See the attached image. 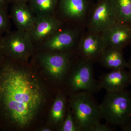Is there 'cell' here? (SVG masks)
Masks as SVG:
<instances>
[{
	"mask_svg": "<svg viewBox=\"0 0 131 131\" xmlns=\"http://www.w3.org/2000/svg\"><path fill=\"white\" fill-rule=\"evenodd\" d=\"M117 21L130 25L131 23V0H111Z\"/></svg>",
	"mask_w": 131,
	"mask_h": 131,
	"instance_id": "cell-18",
	"label": "cell"
},
{
	"mask_svg": "<svg viewBox=\"0 0 131 131\" xmlns=\"http://www.w3.org/2000/svg\"><path fill=\"white\" fill-rule=\"evenodd\" d=\"M93 94L81 91L70 95L69 100L71 112L81 131H89L102 119L99 105Z\"/></svg>",
	"mask_w": 131,
	"mask_h": 131,
	"instance_id": "cell-3",
	"label": "cell"
},
{
	"mask_svg": "<svg viewBox=\"0 0 131 131\" xmlns=\"http://www.w3.org/2000/svg\"><path fill=\"white\" fill-rule=\"evenodd\" d=\"M74 52H57L36 51L33 55L37 64L57 84L65 81L75 61Z\"/></svg>",
	"mask_w": 131,
	"mask_h": 131,
	"instance_id": "cell-4",
	"label": "cell"
},
{
	"mask_svg": "<svg viewBox=\"0 0 131 131\" xmlns=\"http://www.w3.org/2000/svg\"><path fill=\"white\" fill-rule=\"evenodd\" d=\"M87 9L86 0H59L55 15L63 23H74L84 18Z\"/></svg>",
	"mask_w": 131,
	"mask_h": 131,
	"instance_id": "cell-12",
	"label": "cell"
},
{
	"mask_svg": "<svg viewBox=\"0 0 131 131\" xmlns=\"http://www.w3.org/2000/svg\"><path fill=\"white\" fill-rule=\"evenodd\" d=\"M128 62V68L129 70V71H130L131 74V57L129 59V61Z\"/></svg>",
	"mask_w": 131,
	"mask_h": 131,
	"instance_id": "cell-25",
	"label": "cell"
},
{
	"mask_svg": "<svg viewBox=\"0 0 131 131\" xmlns=\"http://www.w3.org/2000/svg\"><path fill=\"white\" fill-rule=\"evenodd\" d=\"M27 62L4 56L0 61V125L24 129L32 124L43 105L45 91Z\"/></svg>",
	"mask_w": 131,
	"mask_h": 131,
	"instance_id": "cell-1",
	"label": "cell"
},
{
	"mask_svg": "<svg viewBox=\"0 0 131 131\" xmlns=\"http://www.w3.org/2000/svg\"><path fill=\"white\" fill-rule=\"evenodd\" d=\"M40 130L42 131H52L51 129L48 128H43L41 129Z\"/></svg>",
	"mask_w": 131,
	"mask_h": 131,
	"instance_id": "cell-26",
	"label": "cell"
},
{
	"mask_svg": "<svg viewBox=\"0 0 131 131\" xmlns=\"http://www.w3.org/2000/svg\"><path fill=\"white\" fill-rule=\"evenodd\" d=\"M93 63L81 59L75 62L64 81L70 95L81 91L93 94L100 90L95 78Z\"/></svg>",
	"mask_w": 131,
	"mask_h": 131,
	"instance_id": "cell-5",
	"label": "cell"
},
{
	"mask_svg": "<svg viewBox=\"0 0 131 131\" xmlns=\"http://www.w3.org/2000/svg\"><path fill=\"white\" fill-rule=\"evenodd\" d=\"M117 21L111 0H102L92 13L89 24V31L101 33Z\"/></svg>",
	"mask_w": 131,
	"mask_h": 131,
	"instance_id": "cell-9",
	"label": "cell"
},
{
	"mask_svg": "<svg viewBox=\"0 0 131 131\" xmlns=\"http://www.w3.org/2000/svg\"><path fill=\"white\" fill-rule=\"evenodd\" d=\"M1 128V125H0V128Z\"/></svg>",
	"mask_w": 131,
	"mask_h": 131,
	"instance_id": "cell-28",
	"label": "cell"
},
{
	"mask_svg": "<svg viewBox=\"0 0 131 131\" xmlns=\"http://www.w3.org/2000/svg\"><path fill=\"white\" fill-rule=\"evenodd\" d=\"M9 3H13L14 2H23L26 3H27L30 1V0H8Z\"/></svg>",
	"mask_w": 131,
	"mask_h": 131,
	"instance_id": "cell-24",
	"label": "cell"
},
{
	"mask_svg": "<svg viewBox=\"0 0 131 131\" xmlns=\"http://www.w3.org/2000/svg\"><path fill=\"white\" fill-rule=\"evenodd\" d=\"M9 18L7 8L0 7V35H3L10 30Z\"/></svg>",
	"mask_w": 131,
	"mask_h": 131,
	"instance_id": "cell-20",
	"label": "cell"
},
{
	"mask_svg": "<svg viewBox=\"0 0 131 131\" xmlns=\"http://www.w3.org/2000/svg\"><path fill=\"white\" fill-rule=\"evenodd\" d=\"M4 56L27 62L35 52L34 45L27 32L16 30L9 31L2 38Z\"/></svg>",
	"mask_w": 131,
	"mask_h": 131,
	"instance_id": "cell-6",
	"label": "cell"
},
{
	"mask_svg": "<svg viewBox=\"0 0 131 131\" xmlns=\"http://www.w3.org/2000/svg\"><path fill=\"white\" fill-rule=\"evenodd\" d=\"M3 35H0V61L2 60L4 56L3 53V49L2 38Z\"/></svg>",
	"mask_w": 131,
	"mask_h": 131,
	"instance_id": "cell-22",
	"label": "cell"
},
{
	"mask_svg": "<svg viewBox=\"0 0 131 131\" xmlns=\"http://www.w3.org/2000/svg\"><path fill=\"white\" fill-rule=\"evenodd\" d=\"M10 16L17 30L28 32L34 27L37 16L27 3H12Z\"/></svg>",
	"mask_w": 131,
	"mask_h": 131,
	"instance_id": "cell-13",
	"label": "cell"
},
{
	"mask_svg": "<svg viewBox=\"0 0 131 131\" xmlns=\"http://www.w3.org/2000/svg\"><path fill=\"white\" fill-rule=\"evenodd\" d=\"M58 0H30L28 5L37 16L55 15Z\"/></svg>",
	"mask_w": 131,
	"mask_h": 131,
	"instance_id": "cell-17",
	"label": "cell"
},
{
	"mask_svg": "<svg viewBox=\"0 0 131 131\" xmlns=\"http://www.w3.org/2000/svg\"><path fill=\"white\" fill-rule=\"evenodd\" d=\"M129 25H130V27H131V23Z\"/></svg>",
	"mask_w": 131,
	"mask_h": 131,
	"instance_id": "cell-27",
	"label": "cell"
},
{
	"mask_svg": "<svg viewBox=\"0 0 131 131\" xmlns=\"http://www.w3.org/2000/svg\"><path fill=\"white\" fill-rule=\"evenodd\" d=\"M59 92L52 104L50 114L52 122L58 127L63 122L68 110V108L66 109V94L63 91Z\"/></svg>",
	"mask_w": 131,
	"mask_h": 131,
	"instance_id": "cell-16",
	"label": "cell"
},
{
	"mask_svg": "<svg viewBox=\"0 0 131 131\" xmlns=\"http://www.w3.org/2000/svg\"><path fill=\"white\" fill-rule=\"evenodd\" d=\"M58 129L61 131H81L75 121L69 105L65 118Z\"/></svg>",
	"mask_w": 131,
	"mask_h": 131,
	"instance_id": "cell-19",
	"label": "cell"
},
{
	"mask_svg": "<svg viewBox=\"0 0 131 131\" xmlns=\"http://www.w3.org/2000/svg\"><path fill=\"white\" fill-rule=\"evenodd\" d=\"M102 118L121 130L131 125V93L125 89L115 92H107L99 105Z\"/></svg>",
	"mask_w": 131,
	"mask_h": 131,
	"instance_id": "cell-2",
	"label": "cell"
},
{
	"mask_svg": "<svg viewBox=\"0 0 131 131\" xmlns=\"http://www.w3.org/2000/svg\"><path fill=\"white\" fill-rule=\"evenodd\" d=\"M114 129L108 125L101 124L98 122L91 127L89 131H112Z\"/></svg>",
	"mask_w": 131,
	"mask_h": 131,
	"instance_id": "cell-21",
	"label": "cell"
},
{
	"mask_svg": "<svg viewBox=\"0 0 131 131\" xmlns=\"http://www.w3.org/2000/svg\"><path fill=\"white\" fill-rule=\"evenodd\" d=\"M78 32L76 28L63 26L47 39L35 46V51L68 52L73 51L77 43Z\"/></svg>",
	"mask_w": 131,
	"mask_h": 131,
	"instance_id": "cell-7",
	"label": "cell"
},
{
	"mask_svg": "<svg viewBox=\"0 0 131 131\" xmlns=\"http://www.w3.org/2000/svg\"><path fill=\"white\" fill-rule=\"evenodd\" d=\"M63 25L56 15L37 16L34 27L27 33L35 47L61 29Z\"/></svg>",
	"mask_w": 131,
	"mask_h": 131,
	"instance_id": "cell-10",
	"label": "cell"
},
{
	"mask_svg": "<svg viewBox=\"0 0 131 131\" xmlns=\"http://www.w3.org/2000/svg\"><path fill=\"white\" fill-rule=\"evenodd\" d=\"M106 47L101 33L89 31L80 39L77 53L80 59L93 63L99 61Z\"/></svg>",
	"mask_w": 131,
	"mask_h": 131,
	"instance_id": "cell-8",
	"label": "cell"
},
{
	"mask_svg": "<svg viewBox=\"0 0 131 131\" xmlns=\"http://www.w3.org/2000/svg\"><path fill=\"white\" fill-rule=\"evenodd\" d=\"M8 3V0H0V7L7 8Z\"/></svg>",
	"mask_w": 131,
	"mask_h": 131,
	"instance_id": "cell-23",
	"label": "cell"
},
{
	"mask_svg": "<svg viewBox=\"0 0 131 131\" xmlns=\"http://www.w3.org/2000/svg\"><path fill=\"white\" fill-rule=\"evenodd\" d=\"M102 65L111 70L125 69L128 68V62L124 58L123 50L107 47L99 59Z\"/></svg>",
	"mask_w": 131,
	"mask_h": 131,
	"instance_id": "cell-15",
	"label": "cell"
},
{
	"mask_svg": "<svg viewBox=\"0 0 131 131\" xmlns=\"http://www.w3.org/2000/svg\"><path fill=\"white\" fill-rule=\"evenodd\" d=\"M101 34L107 47L123 50L131 44V28L129 24L117 21Z\"/></svg>",
	"mask_w": 131,
	"mask_h": 131,
	"instance_id": "cell-11",
	"label": "cell"
},
{
	"mask_svg": "<svg viewBox=\"0 0 131 131\" xmlns=\"http://www.w3.org/2000/svg\"><path fill=\"white\" fill-rule=\"evenodd\" d=\"M98 82L100 90L107 92L121 91L131 84V74L125 69L112 70L102 75Z\"/></svg>",
	"mask_w": 131,
	"mask_h": 131,
	"instance_id": "cell-14",
	"label": "cell"
}]
</instances>
